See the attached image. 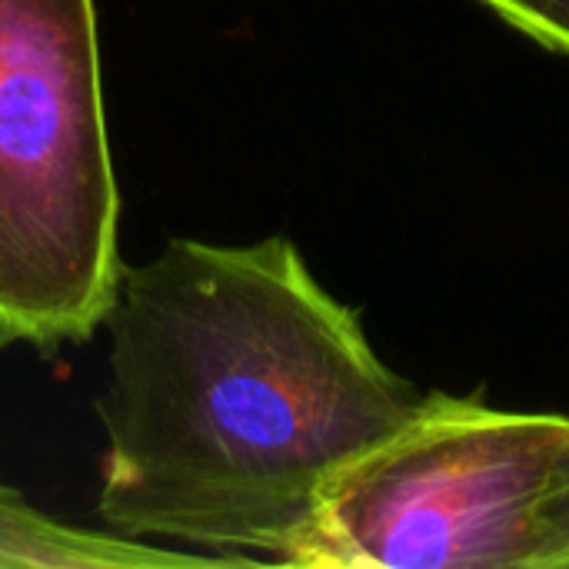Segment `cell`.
<instances>
[{"label":"cell","mask_w":569,"mask_h":569,"mask_svg":"<svg viewBox=\"0 0 569 569\" xmlns=\"http://www.w3.org/2000/svg\"><path fill=\"white\" fill-rule=\"evenodd\" d=\"M97 513L127 540L283 567L330 477L423 400L287 237L120 267Z\"/></svg>","instance_id":"6da1fadb"},{"label":"cell","mask_w":569,"mask_h":569,"mask_svg":"<svg viewBox=\"0 0 569 569\" xmlns=\"http://www.w3.org/2000/svg\"><path fill=\"white\" fill-rule=\"evenodd\" d=\"M569 417L423 393L323 487L283 567L543 569V497Z\"/></svg>","instance_id":"3957f363"},{"label":"cell","mask_w":569,"mask_h":569,"mask_svg":"<svg viewBox=\"0 0 569 569\" xmlns=\"http://www.w3.org/2000/svg\"><path fill=\"white\" fill-rule=\"evenodd\" d=\"M217 563L200 553L150 547L117 533L67 527L33 510L0 483V567H190Z\"/></svg>","instance_id":"277c9868"},{"label":"cell","mask_w":569,"mask_h":569,"mask_svg":"<svg viewBox=\"0 0 569 569\" xmlns=\"http://www.w3.org/2000/svg\"><path fill=\"white\" fill-rule=\"evenodd\" d=\"M533 43L569 57V0H480Z\"/></svg>","instance_id":"5b68a950"},{"label":"cell","mask_w":569,"mask_h":569,"mask_svg":"<svg viewBox=\"0 0 569 569\" xmlns=\"http://www.w3.org/2000/svg\"><path fill=\"white\" fill-rule=\"evenodd\" d=\"M93 0H0V347L90 340L120 273Z\"/></svg>","instance_id":"7a4b0ae2"},{"label":"cell","mask_w":569,"mask_h":569,"mask_svg":"<svg viewBox=\"0 0 569 569\" xmlns=\"http://www.w3.org/2000/svg\"><path fill=\"white\" fill-rule=\"evenodd\" d=\"M543 569H569V440L543 497Z\"/></svg>","instance_id":"8992f818"}]
</instances>
